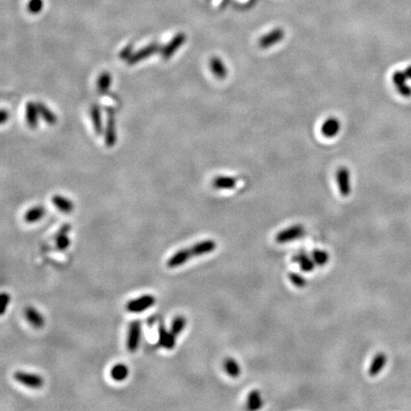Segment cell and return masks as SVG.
I'll return each mask as SVG.
<instances>
[{"instance_id": "cell-17", "label": "cell", "mask_w": 411, "mask_h": 411, "mask_svg": "<svg viewBox=\"0 0 411 411\" xmlns=\"http://www.w3.org/2000/svg\"><path fill=\"white\" fill-rule=\"evenodd\" d=\"M210 68L214 74V76L218 79H226L227 76V69L223 60L217 57H213L210 59Z\"/></svg>"}, {"instance_id": "cell-16", "label": "cell", "mask_w": 411, "mask_h": 411, "mask_svg": "<svg viewBox=\"0 0 411 411\" xmlns=\"http://www.w3.org/2000/svg\"><path fill=\"white\" fill-rule=\"evenodd\" d=\"M52 203L58 211L66 214L71 213L74 210V204L71 199L67 198L60 194L54 195L52 197Z\"/></svg>"}, {"instance_id": "cell-5", "label": "cell", "mask_w": 411, "mask_h": 411, "mask_svg": "<svg viewBox=\"0 0 411 411\" xmlns=\"http://www.w3.org/2000/svg\"><path fill=\"white\" fill-rule=\"evenodd\" d=\"M105 133V144L107 147L112 148L117 141V133H116V119L114 110H108V118H107Z\"/></svg>"}, {"instance_id": "cell-35", "label": "cell", "mask_w": 411, "mask_h": 411, "mask_svg": "<svg viewBox=\"0 0 411 411\" xmlns=\"http://www.w3.org/2000/svg\"><path fill=\"white\" fill-rule=\"evenodd\" d=\"M9 118H10V114H9V113H8L5 109H3V110L1 111V117H0L1 123H2V124H5Z\"/></svg>"}, {"instance_id": "cell-24", "label": "cell", "mask_w": 411, "mask_h": 411, "mask_svg": "<svg viewBox=\"0 0 411 411\" xmlns=\"http://www.w3.org/2000/svg\"><path fill=\"white\" fill-rule=\"evenodd\" d=\"M36 105L38 108L39 115H40V117L42 118L43 120L45 121L48 125H50V126H54V125L57 124V114H55L50 109H49L42 102H37Z\"/></svg>"}, {"instance_id": "cell-26", "label": "cell", "mask_w": 411, "mask_h": 411, "mask_svg": "<svg viewBox=\"0 0 411 411\" xmlns=\"http://www.w3.org/2000/svg\"><path fill=\"white\" fill-rule=\"evenodd\" d=\"M263 406L261 393L258 390H252L248 393L247 408L248 410H257Z\"/></svg>"}, {"instance_id": "cell-31", "label": "cell", "mask_w": 411, "mask_h": 411, "mask_svg": "<svg viewBox=\"0 0 411 411\" xmlns=\"http://www.w3.org/2000/svg\"><path fill=\"white\" fill-rule=\"evenodd\" d=\"M289 279L291 280V283L293 284L297 288H304L306 286V279L305 277L298 274L296 272H290L289 273Z\"/></svg>"}, {"instance_id": "cell-1", "label": "cell", "mask_w": 411, "mask_h": 411, "mask_svg": "<svg viewBox=\"0 0 411 411\" xmlns=\"http://www.w3.org/2000/svg\"><path fill=\"white\" fill-rule=\"evenodd\" d=\"M216 247H217L216 242L212 239H207L195 243L190 248H182L174 252L168 259L167 266L170 269H175L182 265H185L193 257L212 253L213 250H215Z\"/></svg>"}, {"instance_id": "cell-28", "label": "cell", "mask_w": 411, "mask_h": 411, "mask_svg": "<svg viewBox=\"0 0 411 411\" xmlns=\"http://www.w3.org/2000/svg\"><path fill=\"white\" fill-rule=\"evenodd\" d=\"M187 325V319L183 315L175 316L170 325V331L174 334L176 337L184 331L185 327Z\"/></svg>"}, {"instance_id": "cell-18", "label": "cell", "mask_w": 411, "mask_h": 411, "mask_svg": "<svg viewBox=\"0 0 411 411\" xmlns=\"http://www.w3.org/2000/svg\"><path fill=\"white\" fill-rule=\"evenodd\" d=\"M90 114L92 118V125L94 132L97 135H101L104 133V127H103V120H102V114H101V109L99 105L93 104L91 107Z\"/></svg>"}, {"instance_id": "cell-22", "label": "cell", "mask_w": 411, "mask_h": 411, "mask_svg": "<svg viewBox=\"0 0 411 411\" xmlns=\"http://www.w3.org/2000/svg\"><path fill=\"white\" fill-rule=\"evenodd\" d=\"M237 185V180L230 176H216L213 180V187L216 190H233Z\"/></svg>"}, {"instance_id": "cell-2", "label": "cell", "mask_w": 411, "mask_h": 411, "mask_svg": "<svg viewBox=\"0 0 411 411\" xmlns=\"http://www.w3.org/2000/svg\"><path fill=\"white\" fill-rule=\"evenodd\" d=\"M156 299L151 294H144L139 297L130 300L126 304V310L130 313H141L148 311L156 304Z\"/></svg>"}, {"instance_id": "cell-3", "label": "cell", "mask_w": 411, "mask_h": 411, "mask_svg": "<svg viewBox=\"0 0 411 411\" xmlns=\"http://www.w3.org/2000/svg\"><path fill=\"white\" fill-rule=\"evenodd\" d=\"M142 338V323L139 320H135L129 325L128 335L126 346L129 352L134 353L137 351L140 346Z\"/></svg>"}, {"instance_id": "cell-21", "label": "cell", "mask_w": 411, "mask_h": 411, "mask_svg": "<svg viewBox=\"0 0 411 411\" xmlns=\"http://www.w3.org/2000/svg\"><path fill=\"white\" fill-rule=\"evenodd\" d=\"M129 374H130V370H129L128 367L122 363L115 364L110 371L111 378L114 380V382H118V383L125 381L128 378Z\"/></svg>"}, {"instance_id": "cell-34", "label": "cell", "mask_w": 411, "mask_h": 411, "mask_svg": "<svg viewBox=\"0 0 411 411\" xmlns=\"http://www.w3.org/2000/svg\"><path fill=\"white\" fill-rule=\"evenodd\" d=\"M11 302V295L7 292H2L1 293V315H3L9 306V304Z\"/></svg>"}, {"instance_id": "cell-33", "label": "cell", "mask_w": 411, "mask_h": 411, "mask_svg": "<svg viewBox=\"0 0 411 411\" xmlns=\"http://www.w3.org/2000/svg\"><path fill=\"white\" fill-rule=\"evenodd\" d=\"M133 54H134V44L131 43L120 50L119 57L123 60H128L129 58L133 56Z\"/></svg>"}, {"instance_id": "cell-7", "label": "cell", "mask_w": 411, "mask_h": 411, "mask_svg": "<svg viewBox=\"0 0 411 411\" xmlns=\"http://www.w3.org/2000/svg\"><path fill=\"white\" fill-rule=\"evenodd\" d=\"M161 49L162 48L160 47V45L158 43H150L148 46H146V47L142 48L140 50L134 53L133 56L127 60V63H128V65H131V66L137 64V63L141 62L142 60L147 59L149 57L153 56L156 53L160 52Z\"/></svg>"}, {"instance_id": "cell-37", "label": "cell", "mask_w": 411, "mask_h": 411, "mask_svg": "<svg viewBox=\"0 0 411 411\" xmlns=\"http://www.w3.org/2000/svg\"><path fill=\"white\" fill-rule=\"evenodd\" d=\"M229 2H230V0H222V2L220 4V9H225L228 5Z\"/></svg>"}, {"instance_id": "cell-10", "label": "cell", "mask_w": 411, "mask_h": 411, "mask_svg": "<svg viewBox=\"0 0 411 411\" xmlns=\"http://www.w3.org/2000/svg\"><path fill=\"white\" fill-rule=\"evenodd\" d=\"M71 224H63L60 228L58 229L56 235H55V241H56V248L59 251H65L70 248L71 245V239L69 234L71 232Z\"/></svg>"}, {"instance_id": "cell-9", "label": "cell", "mask_w": 411, "mask_h": 411, "mask_svg": "<svg viewBox=\"0 0 411 411\" xmlns=\"http://www.w3.org/2000/svg\"><path fill=\"white\" fill-rule=\"evenodd\" d=\"M285 31L282 28H275L271 30L270 33L266 34L259 39V46L262 49H269L281 42L285 37Z\"/></svg>"}, {"instance_id": "cell-8", "label": "cell", "mask_w": 411, "mask_h": 411, "mask_svg": "<svg viewBox=\"0 0 411 411\" xmlns=\"http://www.w3.org/2000/svg\"><path fill=\"white\" fill-rule=\"evenodd\" d=\"M186 39L187 36L184 33H179L176 36H173L170 42L161 49V56L164 60H169L186 42Z\"/></svg>"}, {"instance_id": "cell-25", "label": "cell", "mask_w": 411, "mask_h": 411, "mask_svg": "<svg viewBox=\"0 0 411 411\" xmlns=\"http://www.w3.org/2000/svg\"><path fill=\"white\" fill-rule=\"evenodd\" d=\"M112 82H113V78H112V74L109 71L101 72L96 81V88H97L98 92L101 94L106 93L110 90V88L112 86Z\"/></svg>"}, {"instance_id": "cell-27", "label": "cell", "mask_w": 411, "mask_h": 411, "mask_svg": "<svg viewBox=\"0 0 411 411\" xmlns=\"http://www.w3.org/2000/svg\"><path fill=\"white\" fill-rule=\"evenodd\" d=\"M224 369L227 375L230 376L232 378H238L241 375V369L239 367V364L233 358H227L224 361Z\"/></svg>"}, {"instance_id": "cell-6", "label": "cell", "mask_w": 411, "mask_h": 411, "mask_svg": "<svg viewBox=\"0 0 411 411\" xmlns=\"http://www.w3.org/2000/svg\"><path fill=\"white\" fill-rule=\"evenodd\" d=\"M305 234V227L301 225H294L280 232L275 237V241L279 244H285L302 238Z\"/></svg>"}, {"instance_id": "cell-14", "label": "cell", "mask_w": 411, "mask_h": 411, "mask_svg": "<svg viewBox=\"0 0 411 411\" xmlns=\"http://www.w3.org/2000/svg\"><path fill=\"white\" fill-rule=\"evenodd\" d=\"M25 317L29 324L36 329L42 328L45 325L44 316L34 306H27L24 311Z\"/></svg>"}, {"instance_id": "cell-11", "label": "cell", "mask_w": 411, "mask_h": 411, "mask_svg": "<svg viewBox=\"0 0 411 411\" xmlns=\"http://www.w3.org/2000/svg\"><path fill=\"white\" fill-rule=\"evenodd\" d=\"M336 179L340 193L347 197L351 192V183H350V172L346 167H340L336 172Z\"/></svg>"}, {"instance_id": "cell-12", "label": "cell", "mask_w": 411, "mask_h": 411, "mask_svg": "<svg viewBox=\"0 0 411 411\" xmlns=\"http://www.w3.org/2000/svg\"><path fill=\"white\" fill-rule=\"evenodd\" d=\"M177 337L168 330L164 325L158 326V345L167 350H172L176 346Z\"/></svg>"}, {"instance_id": "cell-15", "label": "cell", "mask_w": 411, "mask_h": 411, "mask_svg": "<svg viewBox=\"0 0 411 411\" xmlns=\"http://www.w3.org/2000/svg\"><path fill=\"white\" fill-rule=\"evenodd\" d=\"M340 130V120L336 117H329L322 125L321 132L326 138H333L339 134Z\"/></svg>"}, {"instance_id": "cell-20", "label": "cell", "mask_w": 411, "mask_h": 411, "mask_svg": "<svg viewBox=\"0 0 411 411\" xmlns=\"http://www.w3.org/2000/svg\"><path fill=\"white\" fill-rule=\"evenodd\" d=\"M45 213H46V210L44 207L36 206V207L29 209L28 211L25 213L24 220L28 224H35L42 219L43 217L45 216Z\"/></svg>"}, {"instance_id": "cell-19", "label": "cell", "mask_w": 411, "mask_h": 411, "mask_svg": "<svg viewBox=\"0 0 411 411\" xmlns=\"http://www.w3.org/2000/svg\"><path fill=\"white\" fill-rule=\"evenodd\" d=\"M39 112L36 103L28 102L26 105V121L29 127L31 129H36L38 126Z\"/></svg>"}, {"instance_id": "cell-4", "label": "cell", "mask_w": 411, "mask_h": 411, "mask_svg": "<svg viewBox=\"0 0 411 411\" xmlns=\"http://www.w3.org/2000/svg\"><path fill=\"white\" fill-rule=\"evenodd\" d=\"M14 379L17 383L23 384L32 390H39L44 384L42 376L36 373H31L27 371L17 370L14 373Z\"/></svg>"}, {"instance_id": "cell-29", "label": "cell", "mask_w": 411, "mask_h": 411, "mask_svg": "<svg viewBox=\"0 0 411 411\" xmlns=\"http://www.w3.org/2000/svg\"><path fill=\"white\" fill-rule=\"evenodd\" d=\"M312 258L313 261L316 264V266L323 267L329 260V255L325 250H320V249H314L312 252Z\"/></svg>"}, {"instance_id": "cell-13", "label": "cell", "mask_w": 411, "mask_h": 411, "mask_svg": "<svg viewBox=\"0 0 411 411\" xmlns=\"http://www.w3.org/2000/svg\"><path fill=\"white\" fill-rule=\"evenodd\" d=\"M406 79L407 78L405 76L404 71H395L392 75V81L398 92L404 97H409L411 96V88L406 85Z\"/></svg>"}, {"instance_id": "cell-36", "label": "cell", "mask_w": 411, "mask_h": 411, "mask_svg": "<svg viewBox=\"0 0 411 411\" xmlns=\"http://www.w3.org/2000/svg\"><path fill=\"white\" fill-rule=\"evenodd\" d=\"M404 74L407 78V79H411V66H408L405 70H404Z\"/></svg>"}, {"instance_id": "cell-30", "label": "cell", "mask_w": 411, "mask_h": 411, "mask_svg": "<svg viewBox=\"0 0 411 411\" xmlns=\"http://www.w3.org/2000/svg\"><path fill=\"white\" fill-rule=\"evenodd\" d=\"M44 2L43 0H30L27 5L29 13L31 14H39L42 11Z\"/></svg>"}, {"instance_id": "cell-32", "label": "cell", "mask_w": 411, "mask_h": 411, "mask_svg": "<svg viewBox=\"0 0 411 411\" xmlns=\"http://www.w3.org/2000/svg\"><path fill=\"white\" fill-rule=\"evenodd\" d=\"M299 265H300L301 270H303V271H305V272H311L312 270H314L315 266H316V264L313 261L312 256L309 255L306 256L305 259H303L301 262L299 263Z\"/></svg>"}, {"instance_id": "cell-23", "label": "cell", "mask_w": 411, "mask_h": 411, "mask_svg": "<svg viewBox=\"0 0 411 411\" xmlns=\"http://www.w3.org/2000/svg\"><path fill=\"white\" fill-rule=\"evenodd\" d=\"M387 356L384 353H378L376 355L375 357L373 358V360L370 364V367L369 369V376L371 377H375L378 375L382 370H383L386 364H387Z\"/></svg>"}]
</instances>
